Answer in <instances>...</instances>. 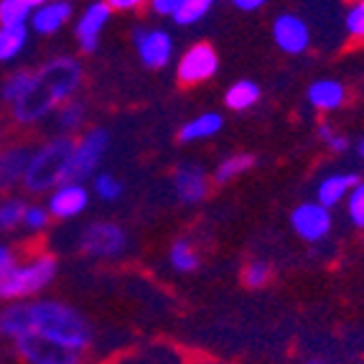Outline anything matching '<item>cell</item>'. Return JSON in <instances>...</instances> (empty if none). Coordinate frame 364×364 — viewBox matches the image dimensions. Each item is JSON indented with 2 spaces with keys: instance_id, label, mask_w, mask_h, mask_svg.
I'll return each mask as SVG.
<instances>
[{
  "instance_id": "1",
  "label": "cell",
  "mask_w": 364,
  "mask_h": 364,
  "mask_svg": "<svg viewBox=\"0 0 364 364\" xmlns=\"http://www.w3.org/2000/svg\"><path fill=\"white\" fill-rule=\"evenodd\" d=\"M23 334H38L82 354L95 341V328L90 318L74 306L56 298L11 301L0 311V336L16 341Z\"/></svg>"
},
{
  "instance_id": "2",
  "label": "cell",
  "mask_w": 364,
  "mask_h": 364,
  "mask_svg": "<svg viewBox=\"0 0 364 364\" xmlns=\"http://www.w3.org/2000/svg\"><path fill=\"white\" fill-rule=\"evenodd\" d=\"M82 79H85V69H82V61L74 56H56L46 61L43 67L33 69V79L23 97L11 105L13 120L18 125L43 122L64 102L74 100L77 90L82 87Z\"/></svg>"
},
{
  "instance_id": "3",
  "label": "cell",
  "mask_w": 364,
  "mask_h": 364,
  "mask_svg": "<svg viewBox=\"0 0 364 364\" xmlns=\"http://www.w3.org/2000/svg\"><path fill=\"white\" fill-rule=\"evenodd\" d=\"M74 138L72 135H56L33 148L23 176V188L31 194H49L51 188L67 181V168L72 161Z\"/></svg>"
},
{
  "instance_id": "4",
  "label": "cell",
  "mask_w": 364,
  "mask_h": 364,
  "mask_svg": "<svg viewBox=\"0 0 364 364\" xmlns=\"http://www.w3.org/2000/svg\"><path fill=\"white\" fill-rule=\"evenodd\" d=\"M59 275V262L49 252L0 270V301H28L51 286Z\"/></svg>"
},
{
  "instance_id": "5",
  "label": "cell",
  "mask_w": 364,
  "mask_h": 364,
  "mask_svg": "<svg viewBox=\"0 0 364 364\" xmlns=\"http://www.w3.org/2000/svg\"><path fill=\"white\" fill-rule=\"evenodd\" d=\"M109 151V133L105 128H92L87 130L82 138L74 140L72 161L67 168V181L72 183H87L95 178L102 158Z\"/></svg>"
},
{
  "instance_id": "6",
  "label": "cell",
  "mask_w": 364,
  "mask_h": 364,
  "mask_svg": "<svg viewBox=\"0 0 364 364\" xmlns=\"http://www.w3.org/2000/svg\"><path fill=\"white\" fill-rule=\"evenodd\" d=\"M82 252L97 260H112L128 250V232L117 222H90L79 235Z\"/></svg>"
},
{
  "instance_id": "7",
  "label": "cell",
  "mask_w": 364,
  "mask_h": 364,
  "mask_svg": "<svg viewBox=\"0 0 364 364\" xmlns=\"http://www.w3.org/2000/svg\"><path fill=\"white\" fill-rule=\"evenodd\" d=\"M13 346L26 364H82V352H74L69 346L43 339L38 334L18 336Z\"/></svg>"
},
{
  "instance_id": "8",
  "label": "cell",
  "mask_w": 364,
  "mask_h": 364,
  "mask_svg": "<svg viewBox=\"0 0 364 364\" xmlns=\"http://www.w3.org/2000/svg\"><path fill=\"white\" fill-rule=\"evenodd\" d=\"M334 227V214L331 209L318 204V201H304L291 212V230L296 232L304 242H321L331 235Z\"/></svg>"
},
{
  "instance_id": "9",
  "label": "cell",
  "mask_w": 364,
  "mask_h": 364,
  "mask_svg": "<svg viewBox=\"0 0 364 364\" xmlns=\"http://www.w3.org/2000/svg\"><path fill=\"white\" fill-rule=\"evenodd\" d=\"M219 54L214 51L212 43H194L181 54L176 64V77L181 85H201L217 74Z\"/></svg>"
},
{
  "instance_id": "10",
  "label": "cell",
  "mask_w": 364,
  "mask_h": 364,
  "mask_svg": "<svg viewBox=\"0 0 364 364\" xmlns=\"http://www.w3.org/2000/svg\"><path fill=\"white\" fill-rule=\"evenodd\" d=\"M171 186H173V196H176L181 204L194 207L199 201H204L209 196V186H212V178H209L207 168L196 161H183L173 171V178H171Z\"/></svg>"
},
{
  "instance_id": "11",
  "label": "cell",
  "mask_w": 364,
  "mask_h": 364,
  "mask_svg": "<svg viewBox=\"0 0 364 364\" xmlns=\"http://www.w3.org/2000/svg\"><path fill=\"white\" fill-rule=\"evenodd\" d=\"M135 51L143 67L164 69L173 59V36L164 28H135Z\"/></svg>"
},
{
  "instance_id": "12",
  "label": "cell",
  "mask_w": 364,
  "mask_h": 364,
  "mask_svg": "<svg viewBox=\"0 0 364 364\" xmlns=\"http://www.w3.org/2000/svg\"><path fill=\"white\" fill-rule=\"evenodd\" d=\"M109 16H112V8L105 0H95L82 11V16L74 23V36H77L82 54H95L100 49V36L107 28Z\"/></svg>"
},
{
  "instance_id": "13",
  "label": "cell",
  "mask_w": 364,
  "mask_h": 364,
  "mask_svg": "<svg viewBox=\"0 0 364 364\" xmlns=\"http://www.w3.org/2000/svg\"><path fill=\"white\" fill-rule=\"evenodd\" d=\"M273 41L280 51L291 56L306 54L311 46V26L296 13H280L273 21Z\"/></svg>"
},
{
  "instance_id": "14",
  "label": "cell",
  "mask_w": 364,
  "mask_h": 364,
  "mask_svg": "<svg viewBox=\"0 0 364 364\" xmlns=\"http://www.w3.org/2000/svg\"><path fill=\"white\" fill-rule=\"evenodd\" d=\"M90 199H92V194H90V188H87V183L64 181L49 191L46 209H49V214L54 219H74L87 212Z\"/></svg>"
},
{
  "instance_id": "15",
  "label": "cell",
  "mask_w": 364,
  "mask_h": 364,
  "mask_svg": "<svg viewBox=\"0 0 364 364\" xmlns=\"http://www.w3.org/2000/svg\"><path fill=\"white\" fill-rule=\"evenodd\" d=\"M74 6L72 0H49L43 6L33 8L28 18V28L38 36H54L72 21Z\"/></svg>"
},
{
  "instance_id": "16",
  "label": "cell",
  "mask_w": 364,
  "mask_h": 364,
  "mask_svg": "<svg viewBox=\"0 0 364 364\" xmlns=\"http://www.w3.org/2000/svg\"><path fill=\"white\" fill-rule=\"evenodd\" d=\"M31 153H33V148L28 146L0 148V191H11L16 186H23Z\"/></svg>"
},
{
  "instance_id": "17",
  "label": "cell",
  "mask_w": 364,
  "mask_h": 364,
  "mask_svg": "<svg viewBox=\"0 0 364 364\" xmlns=\"http://www.w3.org/2000/svg\"><path fill=\"white\" fill-rule=\"evenodd\" d=\"M359 181H362V178H359L354 171H336V173H328V176H323L321 181H318V186H316V201L328 209L339 207Z\"/></svg>"
},
{
  "instance_id": "18",
  "label": "cell",
  "mask_w": 364,
  "mask_h": 364,
  "mask_svg": "<svg viewBox=\"0 0 364 364\" xmlns=\"http://www.w3.org/2000/svg\"><path fill=\"white\" fill-rule=\"evenodd\" d=\"M306 100L318 112H334V109L344 107L346 87L336 79H314L306 90Z\"/></svg>"
},
{
  "instance_id": "19",
  "label": "cell",
  "mask_w": 364,
  "mask_h": 364,
  "mask_svg": "<svg viewBox=\"0 0 364 364\" xmlns=\"http://www.w3.org/2000/svg\"><path fill=\"white\" fill-rule=\"evenodd\" d=\"M222 128H225V117L214 112V109H207V112L183 122L181 130H178V140L181 143H199V140H209L214 135H219Z\"/></svg>"
},
{
  "instance_id": "20",
  "label": "cell",
  "mask_w": 364,
  "mask_h": 364,
  "mask_svg": "<svg viewBox=\"0 0 364 364\" xmlns=\"http://www.w3.org/2000/svg\"><path fill=\"white\" fill-rule=\"evenodd\" d=\"M262 97V90L252 79H237L235 85L227 87L225 92V105L232 112H245V109L255 107Z\"/></svg>"
},
{
  "instance_id": "21",
  "label": "cell",
  "mask_w": 364,
  "mask_h": 364,
  "mask_svg": "<svg viewBox=\"0 0 364 364\" xmlns=\"http://www.w3.org/2000/svg\"><path fill=\"white\" fill-rule=\"evenodd\" d=\"M28 23L23 26H0V64L18 59L28 43Z\"/></svg>"
},
{
  "instance_id": "22",
  "label": "cell",
  "mask_w": 364,
  "mask_h": 364,
  "mask_svg": "<svg viewBox=\"0 0 364 364\" xmlns=\"http://www.w3.org/2000/svg\"><path fill=\"white\" fill-rule=\"evenodd\" d=\"M87 120V105L82 100H69L54 112V125L59 130V135H72L74 130H79Z\"/></svg>"
},
{
  "instance_id": "23",
  "label": "cell",
  "mask_w": 364,
  "mask_h": 364,
  "mask_svg": "<svg viewBox=\"0 0 364 364\" xmlns=\"http://www.w3.org/2000/svg\"><path fill=\"white\" fill-rule=\"evenodd\" d=\"M252 166H255V156H250V153H235V156H227L225 161H219L217 168H214L212 183L225 186V183L235 181L237 176H242L245 171H250Z\"/></svg>"
},
{
  "instance_id": "24",
  "label": "cell",
  "mask_w": 364,
  "mask_h": 364,
  "mask_svg": "<svg viewBox=\"0 0 364 364\" xmlns=\"http://www.w3.org/2000/svg\"><path fill=\"white\" fill-rule=\"evenodd\" d=\"M168 262L176 273H194L199 267V255L188 240H176L168 250Z\"/></svg>"
},
{
  "instance_id": "25",
  "label": "cell",
  "mask_w": 364,
  "mask_h": 364,
  "mask_svg": "<svg viewBox=\"0 0 364 364\" xmlns=\"http://www.w3.org/2000/svg\"><path fill=\"white\" fill-rule=\"evenodd\" d=\"M212 6H214V0H183L181 6H178V11L173 13L171 18L178 26H194V23H199V21H204V16L212 11Z\"/></svg>"
},
{
  "instance_id": "26",
  "label": "cell",
  "mask_w": 364,
  "mask_h": 364,
  "mask_svg": "<svg viewBox=\"0 0 364 364\" xmlns=\"http://www.w3.org/2000/svg\"><path fill=\"white\" fill-rule=\"evenodd\" d=\"M31 79H33V69H18V72L8 74V79L0 87V97L8 105H13L26 95V90L31 87Z\"/></svg>"
},
{
  "instance_id": "27",
  "label": "cell",
  "mask_w": 364,
  "mask_h": 364,
  "mask_svg": "<svg viewBox=\"0 0 364 364\" xmlns=\"http://www.w3.org/2000/svg\"><path fill=\"white\" fill-rule=\"evenodd\" d=\"M92 191L100 196L102 201H107V204H112V201H117L122 196V191H125V186H122V181L117 176H112V173H107V171H102V173H95V178H92Z\"/></svg>"
},
{
  "instance_id": "28",
  "label": "cell",
  "mask_w": 364,
  "mask_h": 364,
  "mask_svg": "<svg viewBox=\"0 0 364 364\" xmlns=\"http://www.w3.org/2000/svg\"><path fill=\"white\" fill-rule=\"evenodd\" d=\"M26 212V201L18 196H8L0 201V232H11L21 227V219Z\"/></svg>"
},
{
  "instance_id": "29",
  "label": "cell",
  "mask_w": 364,
  "mask_h": 364,
  "mask_svg": "<svg viewBox=\"0 0 364 364\" xmlns=\"http://www.w3.org/2000/svg\"><path fill=\"white\" fill-rule=\"evenodd\" d=\"M31 18V8L21 0H0V26H23Z\"/></svg>"
},
{
  "instance_id": "30",
  "label": "cell",
  "mask_w": 364,
  "mask_h": 364,
  "mask_svg": "<svg viewBox=\"0 0 364 364\" xmlns=\"http://www.w3.org/2000/svg\"><path fill=\"white\" fill-rule=\"evenodd\" d=\"M49 209L46 204H26V212H23V219H21V227L28 232H43L49 227Z\"/></svg>"
},
{
  "instance_id": "31",
  "label": "cell",
  "mask_w": 364,
  "mask_h": 364,
  "mask_svg": "<svg viewBox=\"0 0 364 364\" xmlns=\"http://www.w3.org/2000/svg\"><path fill=\"white\" fill-rule=\"evenodd\" d=\"M346 214H349V222L359 230H364V181H359L357 186L349 191L346 196Z\"/></svg>"
},
{
  "instance_id": "32",
  "label": "cell",
  "mask_w": 364,
  "mask_h": 364,
  "mask_svg": "<svg viewBox=\"0 0 364 364\" xmlns=\"http://www.w3.org/2000/svg\"><path fill=\"white\" fill-rule=\"evenodd\" d=\"M344 28L354 41H362L364 38V0H354L352 6L346 8Z\"/></svg>"
},
{
  "instance_id": "33",
  "label": "cell",
  "mask_w": 364,
  "mask_h": 364,
  "mask_svg": "<svg viewBox=\"0 0 364 364\" xmlns=\"http://www.w3.org/2000/svg\"><path fill=\"white\" fill-rule=\"evenodd\" d=\"M270 275H273V267H270V262L255 260V262H250V265L245 267L242 280H245V286H247V288H262V286H267Z\"/></svg>"
},
{
  "instance_id": "34",
  "label": "cell",
  "mask_w": 364,
  "mask_h": 364,
  "mask_svg": "<svg viewBox=\"0 0 364 364\" xmlns=\"http://www.w3.org/2000/svg\"><path fill=\"white\" fill-rule=\"evenodd\" d=\"M318 138L326 143V148L331 153H344L346 148H349V140H346V135H341V133H336L331 125H326V122H321L318 125Z\"/></svg>"
},
{
  "instance_id": "35",
  "label": "cell",
  "mask_w": 364,
  "mask_h": 364,
  "mask_svg": "<svg viewBox=\"0 0 364 364\" xmlns=\"http://www.w3.org/2000/svg\"><path fill=\"white\" fill-rule=\"evenodd\" d=\"M148 3H151L153 13H158V16H173L183 0H148Z\"/></svg>"
},
{
  "instance_id": "36",
  "label": "cell",
  "mask_w": 364,
  "mask_h": 364,
  "mask_svg": "<svg viewBox=\"0 0 364 364\" xmlns=\"http://www.w3.org/2000/svg\"><path fill=\"white\" fill-rule=\"evenodd\" d=\"M112 11H138L143 3H148V0H105Z\"/></svg>"
},
{
  "instance_id": "37",
  "label": "cell",
  "mask_w": 364,
  "mask_h": 364,
  "mask_svg": "<svg viewBox=\"0 0 364 364\" xmlns=\"http://www.w3.org/2000/svg\"><path fill=\"white\" fill-rule=\"evenodd\" d=\"M232 3H235V8H237V11L255 13V11H260V8L265 6L267 0H232Z\"/></svg>"
},
{
  "instance_id": "38",
  "label": "cell",
  "mask_w": 364,
  "mask_h": 364,
  "mask_svg": "<svg viewBox=\"0 0 364 364\" xmlns=\"http://www.w3.org/2000/svg\"><path fill=\"white\" fill-rule=\"evenodd\" d=\"M18 262V257H16V252H13L8 245H0V270H6V267L16 265Z\"/></svg>"
},
{
  "instance_id": "39",
  "label": "cell",
  "mask_w": 364,
  "mask_h": 364,
  "mask_svg": "<svg viewBox=\"0 0 364 364\" xmlns=\"http://www.w3.org/2000/svg\"><path fill=\"white\" fill-rule=\"evenodd\" d=\"M21 3H23V6H28L31 11H33V8L43 6V3H49V0H21Z\"/></svg>"
},
{
  "instance_id": "40",
  "label": "cell",
  "mask_w": 364,
  "mask_h": 364,
  "mask_svg": "<svg viewBox=\"0 0 364 364\" xmlns=\"http://www.w3.org/2000/svg\"><path fill=\"white\" fill-rule=\"evenodd\" d=\"M357 153H359V161H362V164H364V138L357 143Z\"/></svg>"
},
{
  "instance_id": "41",
  "label": "cell",
  "mask_w": 364,
  "mask_h": 364,
  "mask_svg": "<svg viewBox=\"0 0 364 364\" xmlns=\"http://www.w3.org/2000/svg\"><path fill=\"white\" fill-rule=\"evenodd\" d=\"M301 364H323V362H301Z\"/></svg>"
},
{
  "instance_id": "42",
  "label": "cell",
  "mask_w": 364,
  "mask_h": 364,
  "mask_svg": "<svg viewBox=\"0 0 364 364\" xmlns=\"http://www.w3.org/2000/svg\"><path fill=\"white\" fill-rule=\"evenodd\" d=\"M0 148H3V146H0Z\"/></svg>"
}]
</instances>
